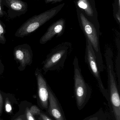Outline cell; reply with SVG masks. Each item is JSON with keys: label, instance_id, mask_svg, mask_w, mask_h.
<instances>
[{"label": "cell", "instance_id": "cell-1", "mask_svg": "<svg viewBox=\"0 0 120 120\" xmlns=\"http://www.w3.org/2000/svg\"><path fill=\"white\" fill-rule=\"evenodd\" d=\"M72 50V44L68 42H63L54 47L43 62V72L46 73L49 71H58L62 69Z\"/></svg>", "mask_w": 120, "mask_h": 120}, {"label": "cell", "instance_id": "cell-2", "mask_svg": "<svg viewBox=\"0 0 120 120\" xmlns=\"http://www.w3.org/2000/svg\"><path fill=\"white\" fill-rule=\"evenodd\" d=\"M64 5L65 4H62L39 15L30 18L19 27L15 32V36L18 38H23L31 34L54 17Z\"/></svg>", "mask_w": 120, "mask_h": 120}, {"label": "cell", "instance_id": "cell-3", "mask_svg": "<svg viewBox=\"0 0 120 120\" xmlns=\"http://www.w3.org/2000/svg\"><path fill=\"white\" fill-rule=\"evenodd\" d=\"M74 70V91L77 105L81 107L91 94V88L82 75L78 59L75 57L73 62Z\"/></svg>", "mask_w": 120, "mask_h": 120}, {"label": "cell", "instance_id": "cell-4", "mask_svg": "<svg viewBox=\"0 0 120 120\" xmlns=\"http://www.w3.org/2000/svg\"><path fill=\"white\" fill-rule=\"evenodd\" d=\"M86 45L85 49V60L87 64L89 70L97 81L98 86L100 90L106 98L108 97V90L105 89L101 78L100 71L98 68L96 57L93 49L90 42L86 39Z\"/></svg>", "mask_w": 120, "mask_h": 120}, {"label": "cell", "instance_id": "cell-5", "mask_svg": "<svg viewBox=\"0 0 120 120\" xmlns=\"http://www.w3.org/2000/svg\"><path fill=\"white\" fill-rule=\"evenodd\" d=\"M13 53L14 59L19 64V71L24 70L27 66L32 63L33 52L29 44H24L17 46L14 48Z\"/></svg>", "mask_w": 120, "mask_h": 120}, {"label": "cell", "instance_id": "cell-6", "mask_svg": "<svg viewBox=\"0 0 120 120\" xmlns=\"http://www.w3.org/2000/svg\"><path fill=\"white\" fill-rule=\"evenodd\" d=\"M2 4L8 8V16L10 19L21 16L27 11V3L22 0H3Z\"/></svg>", "mask_w": 120, "mask_h": 120}, {"label": "cell", "instance_id": "cell-7", "mask_svg": "<svg viewBox=\"0 0 120 120\" xmlns=\"http://www.w3.org/2000/svg\"><path fill=\"white\" fill-rule=\"evenodd\" d=\"M35 75L36 78L39 101L42 106L44 108L47 109L49 100L48 84L41 70L38 68H36Z\"/></svg>", "mask_w": 120, "mask_h": 120}, {"label": "cell", "instance_id": "cell-8", "mask_svg": "<svg viewBox=\"0 0 120 120\" xmlns=\"http://www.w3.org/2000/svg\"><path fill=\"white\" fill-rule=\"evenodd\" d=\"M65 27V21L61 19L53 23L47 29L46 33L39 40L41 44H44L51 40L54 37L61 36L64 33Z\"/></svg>", "mask_w": 120, "mask_h": 120}, {"label": "cell", "instance_id": "cell-9", "mask_svg": "<svg viewBox=\"0 0 120 120\" xmlns=\"http://www.w3.org/2000/svg\"><path fill=\"white\" fill-rule=\"evenodd\" d=\"M48 91L49 101V113L56 120H65L58 100L49 85Z\"/></svg>", "mask_w": 120, "mask_h": 120}, {"label": "cell", "instance_id": "cell-10", "mask_svg": "<svg viewBox=\"0 0 120 120\" xmlns=\"http://www.w3.org/2000/svg\"><path fill=\"white\" fill-rule=\"evenodd\" d=\"M116 43L118 50L117 57L116 60V68L118 78V86L120 90V35L117 36L116 38Z\"/></svg>", "mask_w": 120, "mask_h": 120}, {"label": "cell", "instance_id": "cell-11", "mask_svg": "<svg viewBox=\"0 0 120 120\" xmlns=\"http://www.w3.org/2000/svg\"><path fill=\"white\" fill-rule=\"evenodd\" d=\"M78 6L83 9L86 14L89 17H92L93 10L88 0H79L77 2Z\"/></svg>", "mask_w": 120, "mask_h": 120}, {"label": "cell", "instance_id": "cell-12", "mask_svg": "<svg viewBox=\"0 0 120 120\" xmlns=\"http://www.w3.org/2000/svg\"><path fill=\"white\" fill-rule=\"evenodd\" d=\"M6 33L5 26L0 20V43L4 44L6 42L5 34Z\"/></svg>", "mask_w": 120, "mask_h": 120}, {"label": "cell", "instance_id": "cell-13", "mask_svg": "<svg viewBox=\"0 0 120 120\" xmlns=\"http://www.w3.org/2000/svg\"><path fill=\"white\" fill-rule=\"evenodd\" d=\"M30 111L33 115H39L41 113L39 109L36 106H32L29 109Z\"/></svg>", "mask_w": 120, "mask_h": 120}, {"label": "cell", "instance_id": "cell-14", "mask_svg": "<svg viewBox=\"0 0 120 120\" xmlns=\"http://www.w3.org/2000/svg\"><path fill=\"white\" fill-rule=\"evenodd\" d=\"M5 103V109L6 111L8 113L11 112L12 111V108L8 98H7L6 99Z\"/></svg>", "mask_w": 120, "mask_h": 120}, {"label": "cell", "instance_id": "cell-15", "mask_svg": "<svg viewBox=\"0 0 120 120\" xmlns=\"http://www.w3.org/2000/svg\"><path fill=\"white\" fill-rule=\"evenodd\" d=\"M26 115L27 120H35L33 115L31 113L29 109L27 108L26 109Z\"/></svg>", "mask_w": 120, "mask_h": 120}, {"label": "cell", "instance_id": "cell-16", "mask_svg": "<svg viewBox=\"0 0 120 120\" xmlns=\"http://www.w3.org/2000/svg\"><path fill=\"white\" fill-rule=\"evenodd\" d=\"M3 0H0V17H2L5 15L6 12L3 10V6L2 4Z\"/></svg>", "mask_w": 120, "mask_h": 120}, {"label": "cell", "instance_id": "cell-17", "mask_svg": "<svg viewBox=\"0 0 120 120\" xmlns=\"http://www.w3.org/2000/svg\"><path fill=\"white\" fill-rule=\"evenodd\" d=\"M4 71V66L2 63L1 60L0 59V75L3 73Z\"/></svg>", "mask_w": 120, "mask_h": 120}, {"label": "cell", "instance_id": "cell-18", "mask_svg": "<svg viewBox=\"0 0 120 120\" xmlns=\"http://www.w3.org/2000/svg\"><path fill=\"white\" fill-rule=\"evenodd\" d=\"M3 97L1 93L0 92V113L2 112V108L3 106Z\"/></svg>", "mask_w": 120, "mask_h": 120}, {"label": "cell", "instance_id": "cell-19", "mask_svg": "<svg viewBox=\"0 0 120 120\" xmlns=\"http://www.w3.org/2000/svg\"><path fill=\"white\" fill-rule=\"evenodd\" d=\"M39 115L42 120H52L43 113H40Z\"/></svg>", "mask_w": 120, "mask_h": 120}, {"label": "cell", "instance_id": "cell-20", "mask_svg": "<svg viewBox=\"0 0 120 120\" xmlns=\"http://www.w3.org/2000/svg\"><path fill=\"white\" fill-rule=\"evenodd\" d=\"M62 0H45V3L46 4L49 3H55L58 1H61Z\"/></svg>", "mask_w": 120, "mask_h": 120}, {"label": "cell", "instance_id": "cell-21", "mask_svg": "<svg viewBox=\"0 0 120 120\" xmlns=\"http://www.w3.org/2000/svg\"></svg>", "mask_w": 120, "mask_h": 120}]
</instances>
